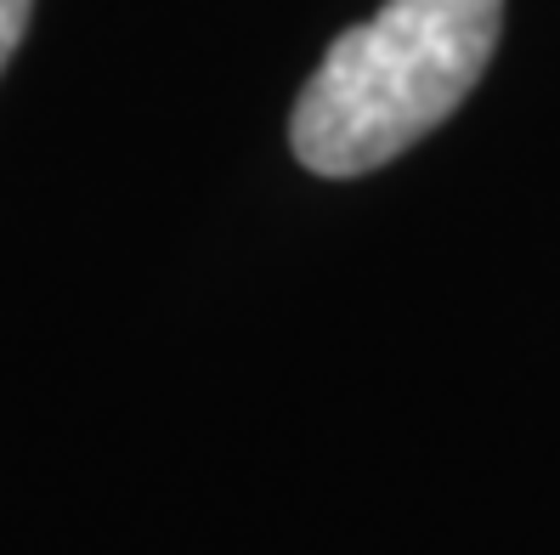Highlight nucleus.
<instances>
[{"label": "nucleus", "mask_w": 560, "mask_h": 555, "mask_svg": "<svg viewBox=\"0 0 560 555\" xmlns=\"http://www.w3.org/2000/svg\"><path fill=\"white\" fill-rule=\"evenodd\" d=\"M504 0H385L323 51L289 119L294 159L317 176H369L408 153L487 74Z\"/></svg>", "instance_id": "nucleus-1"}, {"label": "nucleus", "mask_w": 560, "mask_h": 555, "mask_svg": "<svg viewBox=\"0 0 560 555\" xmlns=\"http://www.w3.org/2000/svg\"><path fill=\"white\" fill-rule=\"evenodd\" d=\"M28 7H35V0H0V74H7V62H12L23 28H28Z\"/></svg>", "instance_id": "nucleus-2"}]
</instances>
